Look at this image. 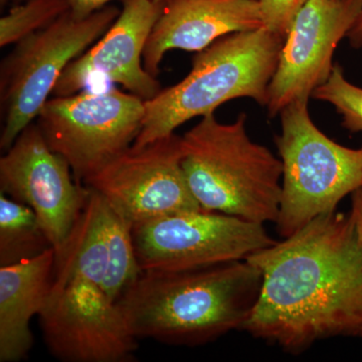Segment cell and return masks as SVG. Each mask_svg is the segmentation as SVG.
I'll return each instance as SVG.
<instances>
[{
  "instance_id": "3957f363",
  "label": "cell",
  "mask_w": 362,
  "mask_h": 362,
  "mask_svg": "<svg viewBox=\"0 0 362 362\" xmlns=\"http://www.w3.org/2000/svg\"><path fill=\"white\" fill-rule=\"evenodd\" d=\"M247 114L221 123L202 117L182 136V168L204 211L252 223H276L282 195L283 163L264 145L252 141Z\"/></svg>"
},
{
  "instance_id": "603a6c76",
  "label": "cell",
  "mask_w": 362,
  "mask_h": 362,
  "mask_svg": "<svg viewBox=\"0 0 362 362\" xmlns=\"http://www.w3.org/2000/svg\"><path fill=\"white\" fill-rule=\"evenodd\" d=\"M349 218L362 242V187L351 194V209Z\"/></svg>"
},
{
  "instance_id": "7a4b0ae2",
  "label": "cell",
  "mask_w": 362,
  "mask_h": 362,
  "mask_svg": "<svg viewBox=\"0 0 362 362\" xmlns=\"http://www.w3.org/2000/svg\"><path fill=\"white\" fill-rule=\"evenodd\" d=\"M262 282L261 271L249 259L143 272L117 302L137 339L199 346L243 330Z\"/></svg>"
},
{
  "instance_id": "6da1fadb",
  "label": "cell",
  "mask_w": 362,
  "mask_h": 362,
  "mask_svg": "<svg viewBox=\"0 0 362 362\" xmlns=\"http://www.w3.org/2000/svg\"><path fill=\"white\" fill-rule=\"evenodd\" d=\"M247 259L263 277L243 328L251 337L293 356L331 338L362 339V242L349 214H322Z\"/></svg>"
},
{
  "instance_id": "d4e9b609",
  "label": "cell",
  "mask_w": 362,
  "mask_h": 362,
  "mask_svg": "<svg viewBox=\"0 0 362 362\" xmlns=\"http://www.w3.org/2000/svg\"><path fill=\"white\" fill-rule=\"evenodd\" d=\"M152 1L156 2V4H163L165 0H152Z\"/></svg>"
},
{
  "instance_id": "cb8c5ba5",
  "label": "cell",
  "mask_w": 362,
  "mask_h": 362,
  "mask_svg": "<svg viewBox=\"0 0 362 362\" xmlns=\"http://www.w3.org/2000/svg\"><path fill=\"white\" fill-rule=\"evenodd\" d=\"M351 47L359 49L362 47V13L357 20L356 25L351 28V30L347 35Z\"/></svg>"
},
{
  "instance_id": "e0dca14e",
  "label": "cell",
  "mask_w": 362,
  "mask_h": 362,
  "mask_svg": "<svg viewBox=\"0 0 362 362\" xmlns=\"http://www.w3.org/2000/svg\"><path fill=\"white\" fill-rule=\"evenodd\" d=\"M51 247L33 209L0 194V267L35 258Z\"/></svg>"
},
{
  "instance_id": "d6986e66",
  "label": "cell",
  "mask_w": 362,
  "mask_h": 362,
  "mask_svg": "<svg viewBox=\"0 0 362 362\" xmlns=\"http://www.w3.org/2000/svg\"><path fill=\"white\" fill-rule=\"evenodd\" d=\"M70 11L69 0H28L0 20V47L18 44Z\"/></svg>"
},
{
  "instance_id": "8992f818",
  "label": "cell",
  "mask_w": 362,
  "mask_h": 362,
  "mask_svg": "<svg viewBox=\"0 0 362 362\" xmlns=\"http://www.w3.org/2000/svg\"><path fill=\"white\" fill-rule=\"evenodd\" d=\"M120 13L115 6H105L77 21L69 11L16 44L0 68L4 111L0 148L8 150L21 131L35 122L66 66L106 33Z\"/></svg>"
},
{
  "instance_id": "7402d4cb",
  "label": "cell",
  "mask_w": 362,
  "mask_h": 362,
  "mask_svg": "<svg viewBox=\"0 0 362 362\" xmlns=\"http://www.w3.org/2000/svg\"><path fill=\"white\" fill-rule=\"evenodd\" d=\"M112 0H69L70 11L74 18L83 21L106 6Z\"/></svg>"
},
{
  "instance_id": "ffe728a7",
  "label": "cell",
  "mask_w": 362,
  "mask_h": 362,
  "mask_svg": "<svg viewBox=\"0 0 362 362\" xmlns=\"http://www.w3.org/2000/svg\"><path fill=\"white\" fill-rule=\"evenodd\" d=\"M311 97L334 106L345 129L362 133V88L346 80L339 64H334L329 78L313 90Z\"/></svg>"
},
{
  "instance_id": "4fadbf2b",
  "label": "cell",
  "mask_w": 362,
  "mask_h": 362,
  "mask_svg": "<svg viewBox=\"0 0 362 362\" xmlns=\"http://www.w3.org/2000/svg\"><path fill=\"white\" fill-rule=\"evenodd\" d=\"M117 20L94 47L66 66L52 95L76 94L94 78H104L122 85L144 101L160 92L156 77L143 66V52L159 16L162 4L152 0H122Z\"/></svg>"
},
{
  "instance_id": "9a60e30c",
  "label": "cell",
  "mask_w": 362,
  "mask_h": 362,
  "mask_svg": "<svg viewBox=\"0 0 362 362\" xmlns=\"http://www.w3.org/2000/svg\"><path fill=\"white\" fill-rule=\"evenodd\" d=\"M54 249L14 265L0 267V362L28 358L33 337L30 321L51 296Z\"/></svg>"
},
{
  "instance_id": "8fae6325",
  "label": "cell",
  "mask_w": 362,
  "mask_h": 362,
  "mask_svg": "<svg viewBox=\"0 0 362 362\" xmlns=\"http://www.w3.org/2000/svg\"><path fill=\"white\" fill-rule=\"evenodd\" d=\"M0 194L30 207L57 249L85 209L90 188L78 182L68 161L49 148L35 121L0 158Z\"/></svg>"
},
{
  "instance_id": "277c9868",
  "label": "cell",
  "mask_w": 362,
  "mask_h": 362,
  "mask_svg": "<svg viewBox=\"0 0 362 362\" xmlns=\"http://www.w3.org/2000/svg\"><path fill=\"white\" fill-rule=\"evenodd\" d=\"M284 40L263 26L230 33L199 52L187 77L145 101L141 130L132 146L175 134L188 120L214 113L230 100L251 98L266 107Z\"/></svg>"
},
{
  "instance_id": "5b68a950",
  "label": "cell",
  "mask_w": 362,
  "mask_h": 362,
  "mask_svg": "<svg viewBox=\"0 0 362 362\" xmlns=\"http://www.w3.org/2000/svg\"><path fill=\"white\" fill-rule=\"evenodd\" d=\"M308 101L292 102L280 112L275 143L283 163L282 195L276 228L282 239L322 214L337 211L362 187V147L349 148L317 128Z\"/></svg>"
},
{
  "instance_id": "9c48e42d",
  "label": "cell",
  "mask_w": 362,
  "mask_h": 362,
  "mask_svg": "<svg viewBox=\"0 0 362 362\" xmlns=\"http://www.w3.org/2000/svg\"><path fill=\"white\" fill-rule=\"evenodd\" d=\"M182 137L131 146L84 185L95 190L134 226L162 216L202 211L182 168Z\"/></svg>"
},
{
  "instance_id": "ba28073f",
  "label": "cell",
  "mask_w": 362,
  "mask_h": 362,
  "mask_svg": "<svg viewBox=\"0 0 362 362\" xmlns=\"http://www.w3.org/2000/svg\"><path fill=\"white\" fill-rule=\"evenodd\" d=\"M143 272H173L247 259L275 244L264 223L202 211L162 216L132 228Z\"/></svg>"
},
{
  "instance_id": "44dd1931",
  "label": "cell",
  "mask_w": 362,
  "mask_h": 362,
  "mask_svg": "<svg viewBox=\"0 0 362 362\" xmlns=\"http://www.w3.org/2000/svg\"><path fill=\"white\" fill-rule=\"evenodd\" d=\"M308 0H259L264 28L285 39L293 21Z\"/></svg>"
},
{
  "instance_id": "2e32d148",
  "label": "cell",
  "mask_w": 362,
  "mask_h": 362,
  "mask_svg": "<svg viewBox=\"0 0 362 362\" xmlns=\"http://www.w3.org/2000/svg\"><path fill=\"white\" fill-rule=\"evenodd\" d=\"M106 209V201L90 188L82 214L63 244L54 249L52 290L75 280L102 285L109 262Z\"/></svg>"
},
{
  "instance_id": "7c38bea8",
  "label": "cell",
  "mask_w": 362,
  "mask_h": 362,
  "mask_svg": "<svg viewBox=\"0 0 362 362\" xmlns=\"http://www.w3.org/2000/svg\"><path fill=\"white\" fill-rule=\"evenodd\" d=\"M362 13V0H308L286 35L268 88L269 117L309 100L332 71L333 54Z\"/></svg>"
},
{
  "instance_id": "52a82bcc",
  "label": "cell",
  "mask_w": 362,
  "mask_h": 362,
  "mask_svg": "<svg viewBox=\"0 0 362 362\" xmlns=\"http://www.w3.org/2000/svg\"><path fill=\"white\" fill-rule=\"evenodd\" d=\"M144 115V100L111 89L49 99L35 121L49 148L84 185L132 146Z\"/></svg>"
},
{
  "instance_id": "484cf974",
  "label": "cell",
  "mask_w": 362,
  "mask_h": 362,
  "mask_svg": "<svg viewBox=\"0 0 362 362\" xmlns=\"http://www.w3.org/2000/svg\"><path fill=\"white\" fill-rule=\"evenodd\" d=\"M1 1H4V0H1Z\"/></svg>"
},
{
  "instance_id": "5bb4252c",
  "label": "cell",
  "mask_w": 362,
  "mask_h": 362,
  "mask_svg": "<svg viewBox=\"0 0 362 362\" xmlns=\"http://www.w3.org/2000/svg\"><path fill=\"white\" fill-rule=\"evenodd\" d=\"M263 26L259 0H165L145 45L143 66L157 78L171 49L199 52L230 33Z\"/></svg>"
},
{
  "instance_id": "ac0fdd59",
  "label": "cell",
  "mask_w": 362,
  "mask_h": 362,
  "mask_svg": "<svg viewBox=\"0 0 362 362\" xmlns=\"http://www.w3.org/2000/svg\"><path fill=\"white\" fill-rule=\"evenodd\" d=\"M133 226L108 204L106 209L109 262L101 288L111 299L118 301L143 273L133 242Z\"/></svg>"
},
{
  "instance_id": "30bf717a",
  "label": "cell",
  "mask_w": 362,
  "mask_h": 362,
  "mask_svg": "<svg viewBox=\"0 0 362 362\" xmlns=\"http://www.w3.org/2000/svg\"><path fill=\"white\" fill-rule=\"evenodd\" d=\"M39 317L45 346L59 361H135L139 339L96 283L75 280L52 290Z\"/></svg>"
}]
</instances>
